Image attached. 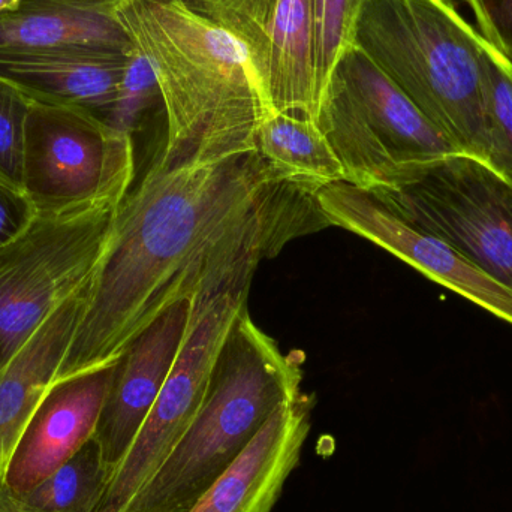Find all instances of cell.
Instances as JSON below:
<instances>
[{"mask_svg": "<svg viewBox=\"0 0 512 512\" xmlns=\"http://www.w3.org/2000/svg\"><path fill=\"white\" fill-rule=\"evenodd\" d=\"M125 0H20L18 5L60 6L77 11L95 12V14L114 15Z\"/></svg>", "mask_w": 512, "mask_h": 512, "instance_id": "484cf974", "label": "cell"}, {"mask_svg": "<svg viewBox=\"0 0 512 512\" xmlns=\"http://www.w3.org/2000/svg\"><path fill=\"white\" fill-rule=\"evenodd\" d=\"M132 53L0 54V80L32 101L83 108L105 119Z\"/></svg>", "mask_w": 512, "mask_h": 512, "instance_id": "2e32d148", "label": "cell"}, {"mask_svg": "<svg viewBox=\"0 0 512 512\" xmlns=\"http://www.w3.org/2000/svg\"><path fill=\"white\" fill-rule=\"evenodd\" d=\"M35 218V207L23 189L0 180V248L21 236Z\"/></svg>", "mask_w": 512, "mask_h": 512, "instance_id": "d4e9b609", "label": "cell"}, {"mask_svg": "<svg viewBox=\"0 0 512 512\" xmlns=\"http://www.w3.org/2000/svg\"><path fill=\"white\" fill-rule=\"evenodd\" d=\"M483 41L448 0H364L352 44L460 152L487 162Z\"/></svg>", "mask_w": 512, "mask_h": 512, "instance_id": "5b68a950", "label": "cell"}, {"mask_svg": "<svg viewBox=\"0 0 512 512\" xmlns=\"http://www.w3.org/2000/svg\"><path fill=\"white\" fill-rule=\"evenodd\" d=\"M233 35L251 56L270 113L316 120L310 0H188Z\"/></svg>", "mask_w": 512, "mask_h": 512, "instance_id": "30bf717a", "label": "cell"}, {"mask_svg": "<svg viewBox=\"0 0 512 512\" xmlns=\"http://www.w3.org/2000/svg\"><path fill=\"white\" fill-rule=\"evenodd\" d=\"M20 0H0V14L8 11V9L15 8Z\"/></svg>", "mask_w": 512, "mask_h": 512, "instance_id": "4316f807", "label": "cell"}, {"mask_svg": "<svg viewBox=\"0 0 512 512\" xmlns=\"http://www.w3.org/2000/svg\"><path fill=\"white\" fill-rule=\"evenodd\" d=\"M369 194L512 291V182L492 165L450 153L412 165L396 188Z\"/></svg>", "mask_w": 512, "mask_h": 512, "instance_id": "ba28073f", "label": "cell"}, {"mask_svg": "<svg viewBox=\"0 0 512 512\" xmlns=\"http://www.w3.org/2000/svg\"><path fill=\"white\" fill-rule=\"evenodd\" d=\"M291 237L285 216L270 213L213 256L192 295L191 319L173 369L125 459L111 475L96 512L125 510L179 444L203 405L237 318L248 309L259 261L276 254Z\"/></svg>", "mask_w": 512, "mask_h": 512, "instance_id": "277c9868", "label": "cell"}, {"mask_svg": "<svg viewBox=\"0 0 512 512\" xmlns=\"http://www.w3.org/2000/svg\"><path fill=\"white\" fill-rule=\"evenodd\" d=\"M480 60L489 143L487 164L512 182V60L486 39Z\"/></svg>", "mask_w": 512, "mask_h": 512, "instance_id": "ffe728a7", "label": "cell"}, {"mask_svg": "<svg viewBox=\"0 0 512 512\" xmlns=\"http://www.w3.org/2000/svg\"><path fill=\"white\" fill-rule=\"evenodd\" d=\"M478 33L512 60V0H466Z\"/></svg>", "mask_w": 512, "mask_h": 512, "instance_id": "cb8c5ba5", "label": "cell"}, {"mask_svg": "<svg viewBox=\"0 0 512 512\" xmlns=\"http://www.w3.org/2000/svg\"><path fill=\"white\" fill-rule=\"evenodd\" d=\"M301 360L283 355L248 309L237 318L191 426L122 512H189L274 411L301 396Z\"/></svg>", "mask_w": 512, "mask_h": 512, "instance_id": "3957f363", "label": "cell"}, {"mask_svg": "<svg viewBox=\"0 0 512 512\" xmlns=\"http://www.w3.org/2000/svg\"><path fill=\"white\" fill-rule=\"evenodd\" d=\"M310 430V402L277 408L245 453L209 487L189 512H271L300 462Z\"/></svg>", "mask_w": 512, "mask_h": 512, "instance_id": "5bb4252c", "label": "cell"}, {"mask_svg": "<svg viewBox=\"0 0 512 512\" xmlns=\"http://www.w3.org/2000/svg\"><path fill=\"white\" fill-rule=\"evenodd\" d=\"M328 225L345 228L385 249L433 282L512 325V291L435 236L397 216L372 194L348 182L316 192Z\"/></svg>", "mask_w": 512, "mask_h": 512, "instance_id": "8fae6325", "label": "cell"}, {"mask_svg": "<svg viewBox=\"0 0 512 512\" xmlns=\"http://www.w3.org/2000/svg\"><path fill=\"white\" fill-rule=\"evenodd\" d=\"M89 286L63 301L0 370V495L6 490L9 466L30 418L59 378L60 366L86 306Z\"/></svg>", "mask_w": 512, "mask_h": 512, "instance_id": "9a60e30c", "label": "cell"}, {"mask_svg": "<svg viewBox=\"0 0 512 512\" xmlns=\"http://www.w3.org/2000/svg\"><path fill=\"white\" fill-rule=\"evenodd\" d=\"M30 99L0 80V180L23 189L24 143Z\"/></svg>", "mask_w": 512, "mask_h": 512, "instance_id": "603a6c76", "label": "cell"}, {"mask_svg": "<svg viewBox=\"0 0 512 512\" xmlns=\"http://www.w3.org/2000/svg\"><path fill=\"white\" fill-rule=\"evenodd\" d=\"M156 101H161V92L155 72L146 57L135 50L129 57L116 101L104 120L117 132L134 137Z\"/></svg>", "mask_w": 512, "mask_h": 512, "instance_id": "7402d4cb", "label": "cell"}, {"mask_svg": "<svg viewBox=\"0 0 512 512\" xmlns=\"http://www.w3.org/2000/svg\"><path fill=\"white\" fill-rule=\"evenodd\" d=\"M155 72L167 120L164 164L256 149L270 114L246 48L188 0H125L114 12Z\"/></svg>", "mask_w": 512, "mask_h": 512, "instance_id": "7a4b0ae2", "label": "cell"}, {"mask_svg": "<svg viewBox=\"0 0 512 512\" xmlns=\"http://www.w3.org/2000/svg\"><path fill=\"white\" fill-rule=\"evenodd\" d=\"M116 363L57 379L21 436L6 490L21 493L53 474L95 435Z\"/></svg>", "mask_w": 512, "mask_h": 512, "instance_id": "4fadbf2b", "label": "cell"}, {"mask_svg": "<svg viewBox=\"0 0 512 512\" xmlns=\"http://www.w3.org/2000/svg\"><path fill=\"white\" fill-rule=\"evenodd\" d=\"M256 149L277 179L306 194L345 182L342 162L316 120L276 111L267 114L256 134Z\"/></svg>", "mask_w": 512, "mask_h": 512, "instance_id": "ac0fdd59", "label": "cell"}, {"mask_svg": "<svg viewBox=\"0 0 512 512\" xmlns=\"http://www.w3.org/2000/svg\"><path fill=\"white\" fill-rule=\"evenodd\" d=\"M448 2H450L451 5H454L457 8V6L462 5V3H466V0H448Z\"/></svg>", "mask_w": 512, "mask_h": 512, "instance_id": "83f0119b", "label": "cell"}, {"mask_svg": "<svg viewBox=\"0 0 512 512\" xmlns=\"http://www.w3.org/2000/svg\"><path fill=\"white\" fill-rule=\"evenodd\" d=\"M111 474L101 448L90 439L72 459L26 492L5 490L0 512H96Z\"/></svg>", "mask_w": 512, "mask_h": 512, "instance_id": "d6986e66", "label": "cell"}, {"mask_svg": "<svg viewBox=\"0 0 512 512\" xmlns=\"http://www.w3.org/2000/svg\"><path fill=\"white\" fill-rule=\"evenodd\" d=\"M304 195L258 150L173 165L156 155L117 207L57 379L114 363L165 309L192 298L213 256Z\"/></svg>", "mask_w": 512, "mask_h": 512, "instance_id": "6da1fadb", "label": "cell"}, {"mask_svg": "<svg viewBox=\"0 0 512 512\" xmlns=\"http://www.w3.org/2000/svg\"><path fill=\"white\" fill-rule=\"evenodd\" d=\"M134 50L114 15L29 5L0 14V54H129Z\"/></svg>", "mask_w": 512, "mask_h": 512, "instance_id": "e0dca14e", "label": "cell"}, {"mask_svg": "<svg viewBox=\"0 0 512 512\" xmlns=\"http://www.w3.org/2000/svg\"><path fill=\"white\" fill-rule=\"evenodd\" d=\"M192 298L165 309L117 358L96 426V444L113 475L152 411L185 339Z\"/></svg>", "mask_w": 512, "mask_h": 512, "instance_id": "7c38bea8", "label": "cell"}, {"mask_svg": "<svg viewBox=\"0 0 512 512\" xmlns=\"http://www.w3.org/2000/svg\"><path fill=\"white\" fill-rule=\"evenodd\" d=\"M122 201L36 215L0 248V370L63 301L92 283Z\"/></svg>", "mask_w": 512, "mask_h": 512, "instance_id": "52a82bcc", "label": "cell"}, {"mask_svg": "<svg viewBox=\"0 0 512 512\" xmlns=\"http://www.w3.org/2000/svg\"><path fill=\"white\" fill-rule=\"evenodd\" d=\"M364 0H310L312 5L313 62L319 102L340 59L354 42L355 26Z\"/></svg>", "mask_w": 512, "mask_h": 512, "instance_id": "44dd1931", "label": "cell"}, {"mask_svg": "<svg viewBox=\"0 0 512 512\" xmlns=\"http://www.w3.org/2000/svg\"><path fill=\"white\" fill-rule=\"evenodd\" d=\"M135 174L134 137L92 111L30 99L23 191L36 215L123 200Z\"/></svg>", "mask_w": 512, "mask_h": 512, "instance_id": "9c48e42d", "label": "cell"}, {"mask_svg": "<svg viewBox=\"0 0 512 512\" xmlns=\"http://www.w3.org/2000/svg\"><path fill=\"white\" fill-rule=\"evenodd\" d=\"M316 123L345 182L367 192L396 188L412 165L460 152L354 44L322 95Z\"/></svg>", "mask_w": 512, "mask_h": 512, "instance_id": "8992f818", "label": "cell"}]
</instances>
